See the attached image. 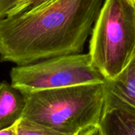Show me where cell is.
<instances>
[{"mask_svg":"<svg viewBox=\"0 0 135 135\" xmlns=\"http://www.w3.org/2000/svg\"><path fill=\"white\" fill-rule=\"evenodd\" d=\"M17 135H69L36 124L24 119L17 123Z\"/></svg>","mask_w":135,"mask_h":135,"instance_id":"ba28073f","label":"cell"},{"mask_svg":"<svg viewBox=\"0 0 135 135\" xmlns=\"http://www.w3.org/2000/svg\"><path fill=\"white\" fill-rule=\"evenodd\" d=\"M10 78L13 86L26 92L107 82L93 65L89 53L57 56L17 66L12 68Z\"/></svg>","mask_w":135,"mask_h":135,"instance_id":"277c9868","label":"cell"},{"mask_svg":"<svg viewBox=\"0 0 135 135\" xmlns=\"http://www.w3.org/2000/svg\"><path fill=\"white\" fill-rule=\"evenodd\" d=\"M21 92L25 98L21 119L69 135L99 125L107 94L106 83Z\"/></svg>","mask_w":135,"mask_h":135,"instance_id":"7a4b0ae2","label":"cell"},{"mask_svg":"<svg viewBox=\"0 0 135 135\" xmlns=\"http://www.w3.org/2000/svg\"><path fill=\"white\" fill-rule=\"evenodd\" d=\"M25 98L21 91L7 81L0 82V130L17 123L23 116Z\"/></svg>","mask_w":135,"mask_h":135,"instance_id":"8992f818","label":"cell"},{"mask_svg":"<svg viewBox=\"0 0 135 135\" xmlns=\"http://www.w3.org/2000/svg\"><path fill=\"white\" fill-rule=\"evenodd\" d=\"M106 90L135 110V55L115 79L107 81Z\"/></svg>","mask_w":135,"mask_h":135,"instance_id":"52a82bcc","label":"cell"},{"mask_svg":"<svg viewBox=\"0 0 135 135\" xmlns=\"http://www.w3.org/2000/svg\"><path fill=\"white\" fill-rule=\"evenodd\" d=\"M78 135H103L101 130L100 128V126H95L93 127H90L82 132H81Z\"/></svg>","mask_w":135,"mask_h":135,"instance_id":"8fae6325","label":"cell"},{"mask_svg":"<svg viewBox=\"0 0 135 135\" xmlns=\"http://www.w3.org/2000/svg\"><path fill=\"white\" fill-rule=\"evenodd\" d=\"M0 135H17V123L9 127L0 130Z\"/></svg>","mask_w":135,"mask_h":135,"instance_id":"7c38bea8","label":"cell"},{"mask_svg":"<svg viewBox=\"0 0 135 135\" xmlns=\"http://www.w3.org/2000/svg\"><path fill=\"white\" fill-rule=\"evenodd\" d=\"M105 0H51L0 18V60L26 66L81 54Z\"/></svg>","mask_w":135,"mask_h":135,"instance_id":"6da1fadb","label":"cell"},{"mask_svg":"<svg viewBox=\"0 0 135 135\" xmlns=\"http://www.w3.org/2000/svg\"><path fill=\"white\" fill-rule=\"evenodd\" d=\"M89 55L107 81L115 79L135 55V4L105 0L95 22Z\"/></svg>","mask_w":135,"mask_h":135,"instance_id":"3957f363","label":"cell"},{"mask_svg":"<svg viewBox=\"0 0 135 135\" xmlns=\"http://www.w3.org/2000/svg\"><path fill=\"white\" fill-rule=\"evenodd\" d=\"M99 126L103 135H135V110L107 92Z\"/></svg>","mask_w":135,"mask_h":135,"instance_id":"5b68a950","label":"cell"},{"mask_svg":"<svg viewBox=\"0 0 135 135\" xmlns=\"http://www.w3.org/2000/svg\"><path fill=\"white\" fill-rule=\"evenodd\" d=\"M134 4H135V1H134Z\"/></svg>","mask_w":135,"mask_h":135,"instance_id":"5bb4252c","label":"cell"},{"mask_svg":"<svg viewBox=\"0 0 135 135\" xmlns=\"http://www.w3.org/2000/svg\"><path fill=\"white\" fill-rule=\"evenodd\" d=\"M51 0H23L7 16L16 15L33 10Z\"/></svg>","mask_w":135,"mask_h":135,"instance_id":"9c48e42d","label":"cell"},{"mask_svg":"<svg viewBox=\"0 0 135 135\" xmlns=\"http://www.w3.org/2000/svg\"><path fill=\"white\" fill-rule=\"evenodd\" d=\"M23 0H0V18L5 17Z\"/></svg>","mask_w":135,"mask_h":135,"instance_id":"30bf717a","label":"cell"},{"mask_svg":"<svg viewBox=\"0 0 135 135\" xmlns=\"http://www.w3.org/2000/svg\"><path fill=\"white\" fill-rule=\"evenodd\" d=\"M132 1H133V2H134V1H135V0H132Z\"/></svg>","mask_w":135,"mask_h":135,"instance_id":"4fadbf2b","label":"cell"}]
</instances>
